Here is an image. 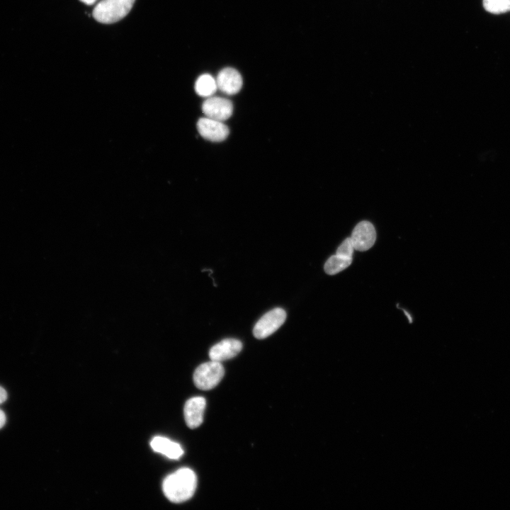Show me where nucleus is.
<instances>
[{
  "instance_id": "obj_2",
  "label": "nucleus",
  "mask_w": 510,
  "mask_h": 510,
  "mask_svg": "<svg viewBox=\"0 0 510 510\" xmlns=\"http://www.w3.org/2000/svg\"><path fill=\"white\" fill-rule=\"evenodd\" d=\"M135 0H101L94 7L92 16L104 24L118 22L132 9Z\"/></svg>"
},
{
  "instance_id": "obj_4",
  "label": "nucleus",
  "mask_w": 510,
  "mask_h": 510,
  "mask_svg": "<svg viewBox=\"0 0 510 510\" xmlns=\"http://www.w3.org/2000/svg\"><path fill=\"white\" fill-rule=\"evenodd\" d=\"M286 312L280 307L274 308L263 315L256 323L253 334L263 339L274 333L285 322Z\"/></svg>"
},
{
  "instance_id": "obj_5",
  "label": "nucleus",
  "mask_w": 510,
  "mask_h": 510,
  "mask_svg": "<svg viewBox=\"0 0 510 510\" xmlns=\"http://www.w3.org/2000/svg\"><path fill=\"white\" fill-rule=\"evenodd\" d=\"M202 110L208 118L224 121L232 115L233 106L227 98L212 96L203 103Z\"/></svg>"
},
{
  "instance_id": "obj_17",
  "label": "nucleus",
  "mask_w": 510,
  "mask_h": 510,
  "mask_svg": "<svg viewBox=\"0 0 510 510\" xmlns=\"http://www.w3.org/2000/svg\"><path fill=\"white\" fill-rule=\"evenodd\" d=\"M6 423V415L4 412L0 409V429H1Z\"/></svg>"
},
{
  "instance_id": "obj_12",
  "label": "nucleus",
  "mask_w": 510,
  "mask_h": 510,
  "mask_svg": "<svg viewBox=\"0 0 510 510\" xmlns=\"http://www.w3.org/2000/svg\"><path fill=\"white\" fill-rule=\"evenodd\" d=\"M217 89L216 79L208 74L200 75L195 83L196 92L203 97L212 96Z\"/></svg>"
},
{
  "instance_id": "obj_15",
  "label": "nucleus",
  "mask_w": 510,
  "mask_h": 510,
  "mask_svg": "<svg viewBox=\"0 0 510 510\" xmlns=\"http://www.w3.org/2000/svg\"><path fill=\"white\" fill-rule=\"evenodd\" d=\"M354 247L351 237L346 238L336 249V254L346 257L352 258Z\"/></svg>"
},
{
  "instance_id": "obj_11",
  "label": "nucleus",
  "mask_w": 510,
  "mask_h": 510,
  "mask_svg": "<svg viewBox=\"0 0 510 510\" xmlns=\"http://www.w3.org/2000/svg\"><path fill=\"white\" fill-rule=\"evenodd\" d=\"M150 446L154 451L171 459H178L183 455V450L179 443L165 437L155 436L152 439Z\"/></svg>"
},
{
  "instance_id": "obj_14",
  "label": "nucleus",
  "mask_w": 510,
  "mask_h": 510,
  "mask_svg": "<svg viewBox=\"0 0 510 510\" xmlns=\"http://www.w3.org/2000/svg\"><path fill=\"white\" fill-rule=\"evenodd\" d=\"M484 9L494 14H500L510 11V0H483Z\"/></svg>"
},
{
  "instance_id": "obj_6",
  "label": "nucleus",
  "mask_w": 510,
  "mask_h": 510,
  "mask_svg": "<svg viewBox=\"0 0 510 510\" xmlns=\"http://www.w3.org/2000/svg\"><path fill=\"white\" fill-rule=\"evenodd\" d=\"M354 249L360 251L370 249L376 239L373 225L366 220L361 221L353 228L351 237Z\"/></svg>"
},
{
  "instance_id": "obj_9",
  "label": "nucleus",
  "mask_w": 510,
  "mask_h": 510,
  "mask_svg": "<svg viewBox=\"0 0 510 510\" xmlns=\"http://www.w3.org/2000/svg\"><path fill=\"white\" fill-rule=\"evenodd\" d=\"M217 89L227 95L238 93L242 86V78L239 72L234 68L227 67L222 69L217 76Z\"/></svg>"
},
{
  "instance_id": "obj_3",
  "label": "nucleus",
  "mask_w": 510,
  "mask_h": 510,
  "mask_svg": "<svg viewBox=\"0 0 510 510\" xmlns=\"http://www.w3.org/2000/svg\"><path fill=\"white\" fill-rule=\"evenodd\" d=\"M225 370L221 362L210 361L200 364L194 371L193 382L200 390L214 388L221 381Z\"/></svg>"
},
{
  "instance_id": "obj_7",
  "label": "nucleus",
  "mask_w": 510,
  "mask_h": 510,
  "mask_svg": "<svg viewBox=\"0 0 510 510\" xmlns=\"http://www.w3.org/2000/svg\"><path fill=\"white\" fill-rule=\"evenodd\" d=\"M197 128L203 138L212 142L223 141L229 135V128L222 121L208 117L198 120Z\"/></svg>"
},
{
  "instance_id": "obj_16",
  "label": "nucleus",
  "mask_w": 510,
  "mask_h": 510,
  "mask_svg": "<svg viewBox=\"0 0 510 510\" xmlns=\"http://www.w3.org/2000/svg\"><path fill=\"white\" fill-rule=\"evenodd\" d=\"M7 399V393L6 391L0 386V404L5 402Z\"/></svg>"
},
{
  "instance_id": "obj_10",
  "label": "nucleus",
  "mask_w": 510,
  "mask_h": 510,
  "mask_svg": "<svg viewBox=\"0 0 510 510\" xmlns=\"http://www.w3.org/2000/svg\"><path fill=\"white\" fill-rule=\"evenodd\" d=\"M205 405V400L202 397H194L186 401L183 414L186 425L189 428L196 429L203 423Z\"/></svg>"
},
{
  "instance_id": "obj_8",
  "label": "nucleus",
  "mask_w": 510,
  "mask_h": 510,
  "mask_svg": "<svg viewBox=\"0 0 510 510\" xmlns=\"http://www.w3.org/2000/svg\"><path fill=\"white\" fill-rule=\"evenodd\" d=\"M242 348V343L235 339H225L212 346L209 351L212 361L222 362L236 356Z\"/></svg>"
},
{
  "instance_id": "obj_1",
  "label": "nucleus",
  "mask_w": 510,
  "mask_h": 510,
  "mask_svg": "<svg viewBox=\"0 0 510 510\" xmlns=\"http://www.w3.org/2000/svg\"><path fill=\"white\" fill-rule=\"evenodd\" d=\"M197 487V477L190 468H182L168 475L163 482L165 497L171 502L181 503L191 499Z\"/></svg>"
},
{
  "instance_id": "obj_13",
  "label": "nucleus",
  "mask_w": 510,
  "mask_h": 510,
  "mask_svg": "<svg viewBox=\"0 0 510 510\" xmlns=\"http://www.w3.org/2000/svg\"><path fill=\"white\" fill-rule=\"evenodd\" d=\"M352 258H346L337 254L331 256L324 264V269L329 275H335L348 267Z\"/></svg>"
},
{
  "instance_id": "obj_18",
  "label": "nucleus",
  "mask_w": 510,
  "mask_h": 510,
  "mask_svg": "<svg viewBox=\"0 0 510 510\" xmlns=\"http://www.w3.org/2000/svg\"><path fill=\"white\" fill-rule=\"evenodd\" d=\"M79 1L86 5L91 6V5L94 4L98 0H79Z\"/></svg>"
}]
</instances>
